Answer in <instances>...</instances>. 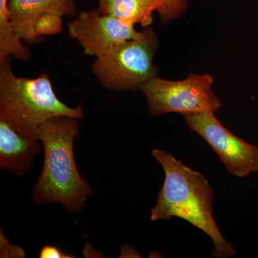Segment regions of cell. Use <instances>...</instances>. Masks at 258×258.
<instances>
[{
    "label": "cell",
    "mask_w": 258,
    "mask_h": 258,
    "mask_svg": "<svg viewBox=\"0 0 258 258\" xmlns=\"http://www.w3.org/2000/svg\"><path fill=\"white\" fill-rule=\"evenodd\" d=\"M152 154L162 167L165 179L151 220L182 219L211 238L215 247L212 257L235 256V247L222 236L214 218V190L206 178L165 151L154 149Z\"/></svg>",
    "instance_id": "6da1fadb"
},
{
    "label": "cell",
    "mask_w": 258,
    "mask_h": 258,
    "mask_svg": "<svg viewBox=\"0 0 258 258\" xmlns=\"http://www.w3.org/2000/svg\"><path fill=\"white\" fill-rule=\"evenodd\" d=\"M7 2L8 0H0V29L8 30L10 28V23L7 14Z\"/></svg>",
    "instance_id": "5bb4252c"
},
{
    "label": "cell",
    "mask_w": 258,
    "mask_h": 258,
    "mask_svg": "<svg viewBox=\"0 0 258 258\" xmlns=\"http://www.w3.org/2000/svg\"><path fill=\"white\" fill-rule=\"evenodd\" d=\"M1 237V257H25V253L23 249L17 245H12L9 243L3 232L0 233Z\"/></svg>",
    "instance_id": "7c38bea8"
},
{
    "label": "cell",
    "mask_w": 258,
    "mask_h": 258,
    "mask_svg": "<svg viewBox=\"0 0 258 258\" xmlns=\"http://www.w3.org/2000/svg\"><path fill=\"white\" fill-rule=\"evenodd\" d=\"M42 149L38 139L25 138L0 119V169L22 176Z\"/></svg>",
    "instance_id": "9c48e42d"
},
{
    "label": "cell",
    "mask_w": 258,
    "mask_h": 258,
    "mask_svg": "<svg viewBox=\"0 0 258 258\" xmlns=\"http://www.w3.org/2000/svg\"><path fill=\"white\" fill-rule=\"evenodd\" d=\"M39 257L40 258H69L72 257V256H69L67 254L64 253L55 246L47 244L42 247L39 254Z\"/></svg>",
    "instance_id": "4fadbf2b"
},
{
    "label": "cell",
    "mask_w": 258,
    "mask_h": 258,
    "mask_svg": "<svg viewBox=\"0 0 258 258\" xmlns=\"http://www.w3.org/2000/svg\"><path fill=\"white\" fill-rule=\"evenodd\" d=\"M159 40L152 27L144 28L134 38L120 42L97 57L92 71L102 86L116 91L139 89L157 76L153 62Z\"/></svg>",
    "instance_id": "277c9868"
},
{
    "label": "cell",
    "mask_w": 258,
    "mask_h": 258,
    "mask_svg": "<svg viewBox=\"0 0 258 258\" xmlns=\"http://www.w3.org/2000/svg\"><path fill=\"white\" fill-rule=\"evenodd\" d=\"M185 123L211 147L232 176L244 177L258 171V147L231 133L207 111L184 116Z\"/></svg>",
    "instance_id": "8992f818"
},
{
    "label": "cell",
    "mask_w": 258,
    "mask_h": 258,
    "mask_svg": "<svg viewBox=\"0 0 258 258\" xmlns=\"http://www.w3.org/2000/svg\"><path fill=\"white\" fill-rule=\"evenodd\" d=\"M213 83V76L209 74H191L180 81L156 76L139 90L147 98L152 115L176 113L186 116L221 108L222 102L212 91Z\"/></svg>",
    "instance_id": "5b68a950"
},
{
    "label": "cell",
    "mask_w": 258,
    "mask_h": 258,
    "mask_svg": "<svg viewBox=\"0 0 258 258\" xmlns=\"http://www.w3.org/2000/svg\"><path fill=\"white\" fill-rule=\"evenodd\" d=\"M161 6L158 13L161 22L166 24L178 19L189 8L187 0H158Z\"/></svg>",
    "instance_id": "8fae6325"
},
{
    "label": "cell",
    "mask_w": 258,
    "mask_h": 258,
    "mask_svg": "<svg viewBox=\"0 0 258 258\" xmlns=\"http://www.w3.org/2000/svg\"><path fill=\"white\" fill-rule=\"evenodd\" d=\"M78 119L57 116L40 126L37 139L44 149L43 167L32 190L34 203H58L70 212L83 210L93 190L80 174L75 160V139L79 136Z\"/></svg>",
    "instance_id": "7a4b0ae2"
},
{
    "label": "cell",
    "mask_w": 258,
    "mask_h": 258,
    "mask_svg": "<svg viewBox=\"0 0 258 258\" xmlns=\"http://www.w3.org/2000/svg\"><path fill=\"white\" fill-rule=\"evenodd\" d=\"M7 14L12 28L20 40L33 43L40 38L36 35L37 23L45 15H74L76 7L73 0H8Z\"/></svg>",
    "instance_id": "ba28073f"
},
{
    "label": "cell",
    "mask_w": 258,
    "mask_h": 258,
    "mask_svg": "<svg viewBox=\"0 0 258 258\" xmlns=\"http://www.w3.org/2000/svg\"><path fill=\"white\" fill-rule=\"evenodd\" d=\"M134 26L96 9L81 13L69 24V32L85 54L99 57L120 42L134 38L138 34Z\"/></svg>",
    "instance_id": "52a82bcc"
},
{
    "label": "cell",
    "mask_w": 258,
    "mask_h": 258,
    "mask_svg": "<svg viewBox=\"0 0 258 258\" xmlns=\"http://www.w3.org/2000/svg\"><path fill=\"white\" fill-rule=\"evenodd\" d=\"M57 116L83 118L82 106L71 108L61 101L47 75L17 77L9 57L0 62V119L25 138L37 139L40 126Z\"/></svg>",
    "instance_id": "3957f363"
},
{
    "label": "cell",
    "mask_w": 258,
    "mask_h": 258,
    "mask_svg": "<svg viewBox=\"0 0 258 258\" xmlns=\"http://www.w3.org/2000/svg\"><path fill=\"white\" fill-rule=\"evenodd\" d=\"M98 10L103 15L144 28L153 23V13L159 11L161 5L158 0H98Z\"/></svg>",
    "instance_id": "30bf717a"
}]
</instances>
